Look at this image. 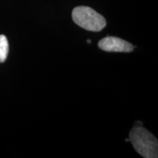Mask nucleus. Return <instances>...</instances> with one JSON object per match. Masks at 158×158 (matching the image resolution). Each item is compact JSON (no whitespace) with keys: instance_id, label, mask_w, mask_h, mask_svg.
Returning <instances> with one entry per match:
<instances>
[{"instance_id":"7ed1b4c3","label":"nucleus","mask_w":158,"mask_h":158,"mask_svg":"<svg viewBox=\"0 0 158 158\" xmlns=\"http://www.w3.org/2000/svg\"><path fill=\"white\" fill-rule=\"evenodd\" d=\"M98 48L106 52L129 53L134 50L135 47H134L128 41L118 38V37L107 36L98 41Z\"/></svg>"},{"instance_id":"f03ea898","label":"nucleus","mask_w":158,"mask_h":158,"mask_svg":"<svg viewBox=\"0 0 158 158\" xmlns=\"http://www.w3.org/2000/svg\"><path fill=\"white\" fill-rule=\"evenodd\" d=\"M72 19L80 27L91 32H99L106 27V19L88 6H77L74 8Z\"/></svg>"},{"instance_id":"20e7f679","label":"nucleus","mask_w":158,"mask_h":158,"mask_svg":"<svg viewBox=\"0 0 158 158\" xmlns=\"http://www.w3.org/2000/svg\"><path fill=\"white\" fill-rule=\"evenodd\" d=\"M8 53H9L8 40L4 34H1L0 35V63L6 61Z\"/></svg>"},{"instance_id":"f257e3e1","label":"nucleus","mask_w":158,"mask_h":158,"mask_svg":"<svg viewBox=\"0 0 158 158\" xmlns=\"http://www.w3.org/2000/svg\"><path fill=\"white\" fill-rule=\"evenodd\" d=\"M129 141L137 152L145 158L158 157V141L152 134L142 127L136 126L129 133Z\"/></svg>"},{"instance_id":"39448f33","label":"nucleus","mask_w":158,"mask_h":158,"mask_svg":"<svg viewBox=\"0 0 158 158\" xmlns=\"http://www.w3.org/2000/svg\"><path fill=\"white\" fill-rule=\"evenodd\" d=\"M90 42H91V40H87V43H88V44H90Z\"/></svg>"}]
</instances>
